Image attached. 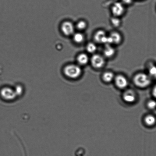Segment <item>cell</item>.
Listing matches in <instances>:
<instances>
[{"label": "cell", "mask_w": 156, "mask_h": 156, "mask_svg": "<svg viewBox=\"0 0 156 156\" xmlns=\"http://www.w3.org/2000/svg\"><path fill=\"white\" fill-rule=\"evenodd\" d=\"M149 73L151 76L156 78V66H150Z\"/></svg>", "instance_id": "d6986e66"}, {"label": "cell", "mask_w": 156, "mask_h": 156, "mask_svg": "<svg viewBox=\"0 0 156 156\" xmlns=\"http://www.w3.org/2000/svg\"><path fill=\"white\" fill-rule=\"evenodd\" d=\"M73 35V40L76 43L80 44L82 43L85 40V36L81 32L74 33Z\"/></svg>", "instance_id": "4fadbf2b"}, {"label": "cell", "mask_w": 156, "mask_h": 156, "mask_svg": "<svg viewBox=\"0 0 156 156\" xmlns=\"http://www.w3.org/2000/svg\"><path fill=\"white\" fill-rule=\"evenodd\" d=\"M115 82L116 85L120 89L125 88L128 85V80L125 76L122 75L117 76L115 78Z\"/></svg>", "instance_id": "9c48e42d"}, {"label": "cell", "mask_w": 156, "mask_h": 156, "mask_svg": "<svg viewBox=\"0 0 156 156\" xmlns=\"http://www.w3.org/2000/svg\"><path fill=\"white\" fill-rule=\"evenodd\" d=\"M13 91L9 88L5 87L1 89L0 94L1 97L6 100L11 99L13 97Z\"/></svg>", "instance_id": "30bf717a"}, {"label": "cell", "mask_w": 156, "mask_h": 156, "mask_svg": "<svg viewBox=\"0 0 156 156\" xmlns=\"http://www.w3.org/2000/svg\"><path fill=\"white\" fill-rule=\"evenodd\" d=\"M133 2V0H122V2L125 5H130Z\"/></svg>", "instance_id": "44dd1931"}, {"label": "cell", "mask_w": 156, "mask_h": 156, "mask_svg": "<svg viewBox=\"0 0 156 156\" xmlns=\"http://www.w3.org/2000/svg\"><path fill=\"white\" fill-rule=\"evenodd\" d=\"M82 69L78 65L70 64L68 65L64 69V73L66 76L71 79H76L81 75Z\"/></svg>", "instance_id": "6da1fadb"}, {"label": "cell", "mask_w": 156, "mask_h": 156, "mask_svg": "<svg viewBox=\"0 0 156 156\" xmlns=\"http://www.w3.org/2000/svg\"><path fill=\"white\" fill-rule=\"evenodd\" d=\"M86 50L89 53H94L97 50V45L94 42H89L86 45Z\"/></svg>", "instance_id": "9a60e30c"}, {"label": "cell", "mask_w": 156, "mask_h": 156, "mask_svg": "<svg viewBox=\"0 0 156 156\" xmlns=\"http://www.w3.org/2000/svg\"><path fill=\"white\" fill-rule=\"evenodd\" d=\"M76 28L80 31H83L86 30L87 27V23L86 21L81 20L77 23Z\"/></svg>", "instance_id": "e0dca14e"}, {"label": "cell", "mask_w": 156, "mask_h": 156, "mask_svg": "<svg viewBox=\"0 0 156 156\" xmlns=\"http://www.w3.org/2000/svg\"><path fill=\"white\" fill-rule=\"evenodd\" d=\"M123 99L127 102L133 103L135 101L136 95L134 92L131 91H128L124 94Z\"/></svg>", "instance_id": "7c38bea8"}, {"label": "cell", "mask_w": 156, "mask_h": 156, "mask_svg": "<svg viewBox=\"0 0 156 156\" xmlns=\"http://www.w3.org/2000/svg\"><path fill=\"white\" fill-rule=\"evenodd\" d=\"M115 77L114 74L110 72H107L103 74L102 78L104 81L109 83L113 81Z\"/></svg>", "instance_id": "5bb4252c"}, {"label": "cell", "mask_w": 156, "mask_h": 156, "mask_svg": "<svg viewBox=\"0 0 156 156\" xmlns=\"http://www.w3.org/2000/svg\"><path fill=\"white\" fill-rule=\"evenodd\" d=\"M111 23L113 27L118 28L119 27L122 23L121 20L119 19V17H116V16H113L111 19Z\"/></svg>", "instance_id": "ac0fdd59"}, {"label": "cell", "mask_w": 156, "mask_h": 156, "mask_svg": "<svg viewBox=\"0 0 156 156\" xmlns=\"http://www.w3.org/2000/svg\"><path fill=\"white\" fill-rule=\"evenodd\" d=\"M75 27L69 21L63 22L61 26V30L63 34L66 36L72 35L75 32Z\"/></svg>", "instance_id": "8992f818"}, {"label": "cell", "mask_w": 156, "mask_h": 156, "mask_svg": "<svg viewBox=\"0 0 156 156\" xmlns=\"http://www.w3.org/2000/svg\"><path fill=\"white\" fill-rule=\"evenodd\" d=\"M90 62L92 67L95 69H101L105 64V59L104 56L98 54H94L90 58Z\"/></svg>", "instance_id": "3957f363"}, {"label": "cell", "mask_w": 156, "mask_h": 156, "mask_svg": "<svg viewBox=\"0 0 156 156\" xmlns=\"http://www.w3.org/2000/svg\"><path fill=\"white\" fill-rule=\"evenodd\" d=\"M122 41V35L117 32H113L108 36L107 44L118 45Z\"/></svg>", "instance_id": "5b68a950"}, {"label": "cell", "mask_w": 156, "mask_h": 156, "mask_svg": "<svg viewBox=\"0 0 156 156\" xmlns=\"http://www.w3.org/2000/svg\"><path fill=\"white\" fill-rule=\"evenodd\" d=\"M147 105L149 108L154 109L156 107V101L154 100H151L148 103Z\"/></svg>", "instance_id": "ffe728a7"}, {"label": "cell", "mask_w": 156, "mask_h": 156, "mask_svg": "<svg viewBox=\"0 0 156 156\" xmlns=\"http://www.w3.org/2000/svg\"><path fill=\"white\" fill-rule=\"evenodd\" d=\"M116 50L112 45H105L103 50V54L105 58H111L113 57L116 54Z\"/></svg>", "instance_id": "ba28073f"}, {"label": "cell", "mask_w": 156, "mask_h": 156, "mask_svg": "<svg viewBox=\"0 0 156 156\" xmlns=\"http://www.w3.org/2000/svg\"><path fill=\"white\" fill-rule=\"evenodd\" d=\"M89 56L86 53H81L77 57V61L80 66H86L90 62Z\"/></svg>", "instance_id": "8fae6325"}, {"label": "cell", "mask_w": 156, "mask_h": 156, "mask_svg": "<svg viewBox=\"0 0 156 156\" xmlns=\"http://www.w3.org/2000/svg\"><path fill=\"white\" fill-rule=\"evenodd\" d=\"M108 35L103 30H98L94 35V38L97 43L106 44L107 43Z\"/></svg>", "instance_id": "52a82bcc"}, {"label": "cell", "mask_w": 156, "mask_h": 156, "mask_svg": "<svg viewBox=\"0 0 156 156\" xmlns=\"http://www.w3.org/2000/svg\"><path fill=\"white\" fill-rule=\"evenodd\" d=\"M134 84L140 87H145L151 84V79L149 76L144 73H139L134 78Z\"/></svg>", "instance_id": "7a4b0ae2"}, {"label": "cell", "mask_w": 156, "mask_h": 156, "mask_svg": "<svg viewBox=\"0 0 156 156\" xmlns=\"http://www.w3.org/2000/svg\"><path fill=\"white\" fill-rule=\"evenodd\" d=\"M145 122L147 125L151 126L155 123L156 119L154 116L149 115L145 118Z\"/></svg>", "instance_id": "2e32d148"}, {"label": "cell", "mask_w": 156, "mask_h": 156, "mask_svg": "<svg viewBox=\"0 0 156 156\" xmlns=\"http://www.w3.org/2000/svg\"><path fill=\"white\" fill-rule=\"evenodd\" d=\"M153 94L154 96L156 98V85L155 87H154V89H153Z\"/></svg>", "instance_id": "7402d4cb"}, {"label": "cell", "mask_w": 156, "mask_h": 156, "mask_svg": "<svg viewBox=\"0 0 156 156\" xmlns=\"http://www.w3.org/2000/svg\"><path fill=\"white\" fill-rule=\"evenodd\" d=\"M112 12L113 16L119 17L125 12V5L122 2H117L112 7Z\"/></svg>", "instance_id": "277c9868"}]
</instances>
